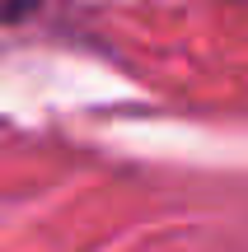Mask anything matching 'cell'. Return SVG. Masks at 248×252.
Here are the masks:
<instances>
[{
	"label": "cell",
	"mask_w": 248,
	"mask_h": 252,
	"mask_svg": "<svg viewBox=\"0 0 248 252\" xmlns=\"http://www.w3.org/2000/svg\"><path fill=\"white\" fill-rule=\"evenodd\" d=\"M47 0H0V24H28Z\"/></svg>",
	"instance_id": "obj_1"
}]
</instances>
